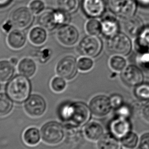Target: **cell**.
Masks as SVG:
<instances>
[{"label": "cell", "instance_id": "40", "mask_svg": "<svg viewBox=\"0 0 149 149\" xmlns=\"http://www.w3.org/2000/svg\"><path fill=\"white\" fill-rule=\"evenodd\" d=\"M50 56H51V53L49 50L48 49L43 50L41 52V55H40L41 60H47L48 58H50Z\"/></svg>", "mask_w": 149, "mask_h": 149}, {"label": "cell", "instance_id": "6", "mask_svg": "<svg viewBox=\"0 0 149 149\" xmlns=\"http://www.w3.org/2000/svg\"><path fill=\"white\" fill-rule=\"evenodd\" d=\"M63 127L56 122L47 123L42 127L41 136L42 140L50 145H57L64 139Z\"/></svg>", "mask_w": 149, "mask_h": 149}, {"label": "cell", "instance_id": "2", "mask_svg": "<svg viewBox=\"0 0 149 149\" xmlns=\"http://www.w3.org/2000/svg\"><path fill=\"white\" fill-rule=\"evenodd\" d=\"M6 92L13 101L17 103L26 101L31 92V84L28 77L20 74L13 78L7 84Z\"/></svg>", "mask_w": 149, "mask_h": 149}, {"label": "cell", "instance_id": "4", "mask_svg": "<svg viewBox=\"0 0 149 149\" xmlns=\"http://www.w3.org/2000/svg\"><path fill=\"white\" fill-rule=\"evenodd\" d=\"M107 48L113 55L126 56L130 53L132 42L127 35L118 33L108 38Z\"/></svg>", "mask_w": 149, "mask_h": 149}, {"label": "cell", "instance_id": "37", "mask_svg": "<svg viewBox=\"0 0 149 149\" xmlns=\"http://www.w3.org/2000/svg\"><path fill=\"white\" fill-rule=\"evenodd\" d=\"M109 99L112 108L116 109L123 105V99L120 95H112Z\"/></svg>", "mask_w": 149, "mask_h": 149}, {"label": "cell", "instance_id": "39", "mask_svg": "<svg viewBox=\"0 0 149 149\" xmlns=\"http://www.w3.org/2000/svg\"><path fill=\"white\" fill-rule=\"evenodd\" d=\"M142 114L145 120L149 123V102L143 108Z\"/></svg>", "mask_w": 149, "mask_h": 149}, {"label": "cell", "instance_id": "9", "mask_svg": "<svg viewBox=\"0 0 149 149\" xmlns=\"http://www.w3.org/2000/svg\"><path fill=\"white\" fill-rule=\"evenodd\" d=\"M33 13L30 9L21 7L13 11L10 20L14 27L23 29L28 28L33 22Z\"/></svg>", "mask_w": 149, "mask_h": 149}, {"label": "cell", "instance_id": "30", "mask_svg": "<svg viewBox=\"0 0 149 149\" xmlns=\"http://www.w3.org/2000/svg\"><path fill=\"white\" fill-rule=\"evenodd\" d=\"M13 107V100L5 93H0V115L9 113Z\"/></svg>", "mask_w": 149, "mask_h": 149}, {"label": "cell", "instance_id": "33", "mask_svg": "<svg viewBox=\"0 0 149 149\" xmlns=\"http://www.w3.org/2000/svg\"><path fill=\"white\" fill-rule=\"evenodd\" d=\"M66 80L60 76H57L53 78L51 82V87L53 91L60 93L66 88Z\"/></svg>", "mask_w": 149, "mask_h": 149}, {"label": "cell", "instance_id": "21", "mask_svg": "<svg viewBox=\"0 0 149 149\" xmlns=\"http://www.w3.org/2000/svg\"><path fill=\"white\" fill-rule=\"evenodd\" d=\"M17 69L20 74L29 78L34 75L37 70V65L32 59L24 58L19 62Z\"/></svg>", "mask_w": 149, "mask_h": 149}, {"label": "cell", "instance_id": "8", "mask_svg": "<svg viewBox=\"0 0 149 149\" xmlns=\"http://www.w3.org/2000/svg\"><path fill=\"white\" fill-rule=\"evenodd\" d=\"M78 70L76 59L72 56H66L61 58L56 65V71L59 76L66 80L73 79Z\"/></svg>", "mask_w": 149, "mask_h": 149}, {"label": "cell", "instance_id": "38", "mask_svg": "<svg viewBox=\"0 0 149 149\" xmlns=\"http://www.w3.org/2000/svg\"><path fill=\"white\" fill-rule=\"evenodd\" d=\"M139 146L143 149H149V133L143 135L139 141Z\"/></svg>", "mask_w": 149, "mask_h": 149}, {"label": "cell", "instance_id": "35", "mask_svg": "<svg viewBox=\"0 0 149 149\" xmlns=\"http://www.w3.org/2000/svg\"><path fill=\"white\" fill-rule=\"evenodd\" d=\"M138 63L144 70L149 72V49L139 53Z\"/></svg>", "mask_w": 149, "mask_h": 149}, {"label": "cell", "instance_id": "36", "mask_svg": "<svg viewBox=\"0 0 149 149\" xmlns=\"http://www.w3.org/2000/svg\"><path fill=\"white\" fill-rule=\"evenodd\" d=\"M116 112L117 117L128 119L131 115L132 111L129 106L123 104L116 109Z\"/></svg>", "mask_w": 149, "mask_h": 149}, {"label": "cell", "instance_id": "13", "mask_svg": "<svg viewBox=\"0 0 149 149\" xmlns=\"http://www.w3.org/2000/svg\"><path fill=\"white\" fill-rule=\"evenodd\" d=\"M109 129L111 134L121 140L130 132L131 125L128 119L116 117L110 123Z\"/></svg>", "mask_w": 149, "mask_h": 149}, {"label": "cell", "instance_id": "34", "mask_svg": "<svg viewBox=\"0 0 149 149\" xmlns=\"http://www.w3.org/2000/svg\"><path fill=\"white\" fill-rule=\"evenodd\" d=\"M45 8L46 5L42 0H32L29 4V8L35 15L41 14Z\"/></svg>", "mask_w": 149, "mask_h": 149}, {"label": "cell", "instance_id": "16", "mask_svg": "<svg viewBox=\"0 0 149 149\" xmlns=\"http://www.w3.org/2000/svg\"><path fill=\"white\" fill-rule=\"evenodd\" d=\"M125 20L124 28L127 34L130 37H137L144 29L141 19L137 16H133Z\"/></svg>", "mask_w": 149, "mask_h": 149}, {"label": "cell", "instance_id": "41", "mask_svg": "<svg viewBox=\"0 0 149 149\" xmlns=\"http://www.w3.org/2000/svg\"><path fill=\"white\" fill-rule=\"evenodd\" d=\"M13 26V23H11L10 20H9V21L6 22V23L3 26V29L5 31L10 32L11 31V29Z\"/></svg>", "mask_w": 149, "mask_h": 149}, {"label": "cell", "instance_id": "10", "mask_svg": "<svg viewBox=\"0 0 149 149\" xmlns=\"http://www.w3.org/2000/svg\"><path fill=\"white\" fill-rule=\"evenodd\" d=\"M56 36L62 45L72 47L76 45L79 40V31L74 26L66 24L59 27Z\"/></svg>", "mask_w": 149, "mask_h": 149}, {"label": "cell", "instance_id": "29", "mask_svg": "<svg viewBox=\"0 0 149 149\" xmlns=\"http://www.w3.org/2000/svg\"><path fill=\"white\" fill-rule=\"evenodd\" d=\"M139 143L138 135L131 131L121 139L122 146L126 149H136Z\"/></svg>", "mask_w": 149, "mask_h": 149}, {"label": "cell", "instance_id": "1", "mask_svg": "<svg viewBox=\"0 0 149 149\" xmlns=\"http://www.w3.org/2000/svg\"><path fill=\"white\" fill-rule=\"evenodd\" d=\"M91 111L85 103L81 102L69 103L61 107L59 116L63 121L70 123L73 127L83 126L91 118Z\"/></svg>", "mask_w": 149, "mask_h": 149}, {"label": "cell", "instance_id": "32", "mask_svg": "<svg viewBox=\"0 0 149 149\" xmlns=\"http://www.w3.org/2000/svg\"><path fill=\"white\" fill-rule=\"evenodd\" d=\"M135 95L143 101H149V84L141 83L136 86L134 91Z\"/></svg>", "mask_w": 149, "mask_h": 149}, {"label": "cell", "instance_id": "42", "mask_svg": "<svg viewBox=\"0 0 149 149\" xmlns=\"http://www.w3.org/2000/svg\"><path fill=\"white\" fill-rule=\"evenodd\" d=\"M11 0H0V8H3L8 5Z\"/></svg>", "mask_w": 149, "mask_h": 149}, {"label": "cell", "instance_id": "17", "mask_svg": "<svg viewBox=\"0 0 149 149\" xmlns=\"http://www.w3.org/2000/svg\"><path fill=\"white\" fill-rule=\"evenodd\" d=\"M26 36L22 29H13L9 32L7 37L9 46L15 50L21 49L26 43Z\"/></svg>", "mask_w": 149, "mask_h": 149}, {"label": "cell", "instance_id": "3", "mask_svg": "<svg viewBox=\"0 0 149 149\" xmlns=\"http://www.w3.org/2000/svg\"><path fill=\"white\" fill-rule=\"evenodd\" d=\"M40 26L48 30H53L56 28L68 24L70 22V14L58 9L45 11L38 17Z\"/></svg>", "mask_w": 149, "mask_h": 149}, {"label": "cell", "instance_id": "22", "mask_svg": "<svg viewBox=\"0 0 149 149\" xmlns=\"http://www.w3.org/2000/svg\"><path fill=\"white\" fill-rule=\"evenodd\" d=\"M98 149H120L122 143L120 139L109 134L102 136L97 141Z\"/></svg>", "mask_w": 149, "mask_h": 149}, {"label": "cell", "instance_id": "24", "mask_svg": "<svg viewBox=\"0 0 149 149\" xmlns=\"http://www.w3.org/2000/svg\"><path fill=\"white\" fill-rule=\"evenodd\" d=\"M14 66L10 61H0V81L5 82L11 79L15 73Z\"/></svg>", "mask_w": 149, "mask_h": 149}, {"label": "cell", "instance_id": "5", "mask_svg": "<svg viewBox=\"0 0 149 149\" xmlns=\"http://www.w3.org/2000/svg\"><path fill=\"white\" fill-rule=\"evenodd\" d=\"M110 10L115 15L125 19L134 16L137 0H108Z\"/></svg>", "mask_w": 149, "mask_h": 149}, {"label": "cell", "instance_id": "7", "mask_svg": "<svg viewBox=\"0 0 149 149\" xmlns=\"http://www.w3.org/2000/svg\"><path fill=\"white\" fill-rule=\"evenodd\" d=\"M102 49L101 40L97 36L88 35L79 42L78 50L83 56L94 58L98 56Z\"/></svg>", "mask_w": 149, "mask_h": 149}, {"label": "cell", "instance_id": "28", "mask_svg": "<svg viewBox=\"0 0 149 149\" xmlns=\"http://www.w3.org/2000/svg\"><path fill=\"white\" fill-rule=\"evenodd\" d=\"M85 29L88 35L98 36L102 33L101 22L91 18L85 24Z\"/></svg>", "mask_w": 149, "mask_h": 149}, {"label": "cell", "instance_id": "18", "mask_svg": "<svg viewBox=\"0 0 149 149\" xmlns=\"http://www.w3.org/2000/svg\"><path fill=\"white\" fill-rule=\"evenodd\" d=\"M83 133L88 141H98L104 135L103 128L100 123L93 121L86 124Z\"/></svg>", "mask_w": 149, "mask_h": 149}, {"label": "cell", "instance_id": "43", "mask_svg": "<svg viewBox=\"0 0 149 149\" xmlns=\"http://www.w3.org/2000/svg\"><path fill=\"white\" fill-rule=\"evenodd\" d=\"M141 4L145 6H149V0H137Z\"/></svg>", "mask_w": 149, "mask_h": 149}, {"label": "cell", "instance_id": "20", "mask_svg": "<svg viewBox=\"0 0 149 149\" xmlns=\"http://www.w3.org/2000/svg\"><path fill=\"white\" fill-rule=\"evenodd\" d=\"M48 38L47 30L42 26H36L31 29L29 33V38L32 44L40 46L45 44Z\"/></svg>", "mask_w": 149, "mask_h": 149}, {"label": "cell", "instance_id": "27", "mask_svg": "<svg viewBox=\"0 0 149 149\" xmlns=\"http://www.w3.org/2000/svg\"><path fill=\"white\" fill-rule=\"evenodd\" d=\"M58 9L69 14L76 12L79 8V0H57Z\"/></svg>", "mask_w": 149, "mask_h": 149}, {"label": "cell", "instance_id": "23", "mask_svg": "<svg viewBox=\"0 0 149 149\" xmlns=\"http://www.w3.org/2000/svg\"><path fill=\"white\" fill-rule=\"evenodd\" d=\"M41 133L37 128L30 127L27 129L23 133V141L26 145L33 147L40 143L41 138Z\"/></svg>", "mask_w": 149, "mask_h": 149}, {"label": "cell", "instance_id": "25", "mask_svg": "<svg viewBox=\"0 0 149 149\" xmlns=\"http://www.w3.org/2000/svg\"><path fill=\"white\" fill-rule=\"evenodd\" d=\"M135 48L139 53L149 49V28L143 29L137 37L135 42Z\"/></svg>", "mask_w": 149, "mask_h": 149}, {"label": "cell", "instance_id": "45", "mask_svg": "<svg viewBox=\"0 0 149 149\" xmlns=\"http://www.w3.org/2000/svg\"><path fill=\"white\" fill-rule=\"evenodd\" d=\"M135 149H143L142 148H141V147H139L138 148H136Z\"/></svg>", "mask_w": 149, "mask_h": 149}, {"label": "cell", "instance_id": "31", "mask_svg": "<svg viewBox=\"0 0 149 149\" xmlns=\"http://www.w3.org/2000/svg\"><path fill=\"white\" fill-rule=\"evenodd\" d=\"M77 66L80 71L87 72L93 68L94 61L91 57L83 56L77 60Z\"/></svg>", "mask_w": 149, "mask_h": 149}, {"label": "cell", "instance_id": "26", "mask_svg": "<svg viewBox=\"0 0 149 149\" xmlns=\"http://www.w3.org/2000/svg\"><path fill=\"white\" fill-rule=\"evenodd\" d=\"M109 65L112 70L122 72L127 66V61L124 56L113 55L109 59Z\"/></svg>", "mask_w": 149, "mask_h": 149}, {"label": "cell", "instance_id": "14", "mask_svg": "<svg viewBox=\"0 0 149 149\" xmlns=\"http://www.w3.org/2000/svg\"><path fill=\"white\" fill-rule=\"evenodd\" d=\"M82 6L84 13L91 18L100 17L105 11L104 0H83Z\"/></svg>", "mask_w": 149, "mask_h": 149}, {"label": "cell", "instance_id": "11", "mask_svg": "<svg viewBox=\"0 0 149 149\" xmlns=\"http://www.w3.org/2000/svg\"><path fill=\"white\" fill-rule=\"evenodd\" d=\"M89 107L91 113L99 118L108 115L112 108L109 98L104 95L93 97L89 102Z\"/></svg>", "mask_w": 149, "mask_h": 149}, {"label": "cell", "instance_id": "15", "mask_svg": "<svg viewBox=\"0 0 149 149\" xmlns=\"http://www.w3.org/2000/svg\"><path fill=\"white\" fill-rule=\"evenodd\" d=\"M122 78L125 83L131 86H136L143 83V76L141 70L133 65L127 66L122 72Z\"/></svg>", "mask_w": 149, "mask_h": 149}, {"label": "cell", "instance_id": "44", "mask_svg": "<svg viewBox=\"0 0 149 149\" xmlns=\"http://www.w3.org/2000/svg\"><path fill=\"white\" fill-rule=\"evenodd\" d=\"M10 61L11 63L13 65H17V63H18V60H17V58H15V57H13V58H11Z\"/></svg>", "mask_w": 149, "mask_h": 149}, {"label": "cell", "instance_id": "12", "mask_svg": "<svg viewBox=\"0 0 149 149\" xmlns=\"http://www.w3.org/2000/svg\"><path fill=\"white\" fill-rule=\"evenodd\" d=\"M24 107L29 116L34 118H38L44 114L47 105L45 100L42 96L32 95L29 96L25 102Z\"/></svg>", "mask_w": 149, "mask_h": 149}, {"label": "cell", "instance_id": "19", "mask_svg": "<svg viewBox=\"0 0 149 149\" xmlns=\"http://www.w3.org/2000/svg\"><path fill=\"white\" fill-rule=\"evenodd\" d=\"M102 33L108 38L118 33L119 24L114 17H106L101 21Z\"/></svg>", "mask_w": 149, "mask_h": 149}]
</instances>
